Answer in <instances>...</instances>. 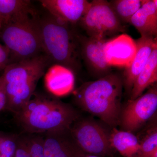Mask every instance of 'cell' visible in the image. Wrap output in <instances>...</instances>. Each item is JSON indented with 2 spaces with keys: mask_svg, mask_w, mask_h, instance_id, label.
I'll return each mask as SVG.
<instances>
[{
  "mask_svg": "<svg viewBox=\"0 0 157 157\" xmlns=\"http://www.w3.org/2000/svg\"><path fill=\"white\" fill-rule=\"evenodd\" d=\"M8 98L5 86L0 78V111L6 109Z\"/></svg>",
  "mask_w": 157,
  "mask_h": 157,
  "instance_id": "cell-25",
  "label": "cell"
},
{
  "mask_svg": "<svg viewBox=\"0 0 157 157\" xmlns=\"http://www.w3.org/2000/svg\"><path fill=\"white\" fill-rule=\"evenodd\" d=\"M14 157H32L26 145L22 134L18 135Z\"/></svg>",
  "mask_w": 157,
  "mask_h": 157,
  "instance_id": "cell-23",
  "label": "cell"
},
{
  "mask_svg": "<svg viewBox=\"0 0 157 157\" xmlns=\"http://www.w3.org/2000/svg\"><path fill=\"white\" fill-rule=\"evenodd\" d=\"M79 23L88 36L98 39L108 40L126 31L110 2L106 0L91 2L89 9Z\"/></svg>",
  "mask_w": 157,
  "mask_h": 157,
  "instance_id": "cell-6",
  "label": "cell"
},
{
  "mask_svg": "<svg viewBox=\"0 0 157 157\" xmlns=\"http://www.w3.org/2000/svg\"><path fill=\"white\" fill-rule=\"evenodd\" d=\"M140 140L134 133L113 128L109 141L113 149L123 157H135L140 148Z\"/></svg>",
  "mask_w": 157,
  "mask_h": 157,
  "instance_id": "cell-17",
  "label": "cell"
},
{
  "mask_svg": "<svg viewBox=\"0 0 157 157\" xmlns=\"http://www.w3.org/2000/svg\"><path fill=\"white\" fill-rule=\"evenodd\" d=\"M72 135L85 153L113 157L109 134L103 125L93 119L79 117L70 128Z\"/></svg>",
  "mask_w": 157,
  "mask_h": 157,
  "instance_id": "cell-7",
  "label": "cell"
},
{
  "mask_svg": "<svg viewBox=\"0 0 157 157\" xmlns=\"http://www.w3.org/2000/svg\"><path fill=\"white\" fill-rule=\"evenodd\" d=\"M3 24L2 22V21L0 20V31L1 30V29L2 28V27Z\"/></svg>",
  "mask_w": 157,
  "mask_h": 157,
  "instance_id": "cell-27",
  "label": "cell"
},
{
  "mask_svg": "<svg viewBox=\"0 0 157 157\" xmlns=\"http://www.w3.org/2000/svg\"><path fill=\"white\" fill-rule=\"evenodd\" d=\"M74 81V73L71 70L56 65L48 73L46 84L51 92L56 96H62L71 92Z\"/></svg>",
  "mask_w": 157,
  "mask_h": 157,
  "instance_id": "cell-16",
  "label": "cell"
},
{
  "mask_svg": "<svg viewBox=\"0 0 157 157\" xmlns=\"http://www.w3.org/2000/svg\"><path fill=\"white\" fill-rule=\"evenodd\" d=\"M14 115L23 133L26 134L69 128L80 117L78 111L70 104L44 94H35Z\"/></svg>",
  "mask_w": 157,
  "mask_h": 157,
  "instance_id": "cell-2",
  "label": "cell"
},
{
  "mask_svg": "<svg viewBox=\"0 0 157 157\" xmlns=\"http://www.w3.org/2000/svg\"><path fill=\"white\" fill-rule=\"evenodd\" d=\"M157 109V85H153L146 93L135 100L129 99L122 108L119 125L122 130L135 132L144 126Z\"/></svg>",
  "mask_w": 157,
  "mask_h": 157,
  "instance_id": "cell-8",
  "label": "cell"
},
{
  "mask_svg": "<svg viewBox=\"0 0 157 157\" xmlns=\"http://www.w3.org/2000/svg\"><path fill=\"white\" fill-rule=\"evenodd\" d=\"M103 51L104 59L109 66L125 68L136 54V41L128 34H120L106 41Z\"/></svg>",
  "mask_w": 157,
  "mask_h": 157,
  "instance_id": "cell-11",
  "label": "cell"
},
{
  "mask_svg": "<svg viewBox=\"0 0 157 157\" xmlns=\"http://www.w3.org/2000/svg\"><path fill=\"white\" fill-rule=\"evenodd\" d=\"M39 2L51 15L71 25L79 22L90 6V2L87 0H41Z\"/></svg>",
  "mask_w": 157,
  "mask_h": 157,
  "instance_id": "cell-12",
  "label": "cell"
},
{
  "mask_svg": "<svg viewBox=\"0 0 157 157\" xmlns=\"http://www.w3.org/2000/svg\"><path fill=\"white\" fill-rule=\"evenodd\" d=\"M33 12L30 1L0 0V20L3 25Z\"/></svg>",
  "mask_w": 157,
  "mask_h": 157,
  "instance_id": "cell-18",
  "label": "cell"
},
{
  "mask_svg": "<svg viewBox=\"0 0 157 157\" xmlns=\"http://www.w3.org/2000/svg\"><path fill=\"white\" fill-rule=\"evenodd\" d=\"M50 63L47 56L42 54L6 66L0 77L8 98L6 109L15 114L28 103Z\"/></svg>",
  "mask_w": 157,
  "mask_h": 157,
  "instance_id": "cell-4",
  "label": "cell"
},
{
  "mask_svg": "<svg viewBox=\"0 0 157 157\" xmlns=\"http://www.w3.org/2000/svg\"><path fill=\"white\" fill-rule=\"evenodd\" d=\"M10 54L6 46L0 44V69L6 67L9 63Z\"/></svg>",
  "mask_w": 157,
  "mask_h": 157,
  "instance_id": "cell-24",
  "label": "cell"
},
{
  "mask_svg": "<svg viewBox=\"0 0 157 157\" xmlns=\"http://www.w3.org/2000/svg\"><path fill=\"white\" fill-rule=\"evenodd\" d=\"M135 41L137 45L136 54L130 65L125 68L122 76L124 88L129 96L136 78L146 64L154 48L157 45V37H140Z\"/></svg>",
  "mask_w": 157,
  "mask_h": 157,
  "instance_id": "cell-13",
  "label": "cell"
},
{
  "mask_svg": "<svg viewBox=\"0 0 157 157\" xmlns=\"http://www.w3.org/2000/svg\"><path fill=\"white\" fill-rule=\"evenodd\" d=\"M122 23H129L130 19L141 7L143 0H113L109 2Z\"/></svg>",
  "mask_w": 157,
  "mask_h": 157,
  "instance_id": "cell-19",
  "label": "cell"
},
{
  "mask_svg": "<svg viewBox=\"0 0 157 157\" xmlns=\"http://www.w3.org/2000/svg\"><path fill=\"white\" fill-rule=\"evenodd\" d=\"M18 136L0 132V157H14Z\"/></svg>",
  "mask_w": 157,
  "mask_h": 157,
  "instance_id": "cell-22",
  "label": "cell"
},
{
  "mask_svg": "<svg viewBox=\"0 0 157 157\" xmlns=\"http://www.w3.org/2000/svg\"><path fill=\"white\" fill-rule=\"evenodd\" d=\"M42 52L51 63L67 68L73 73L81 69L78 35L71 25L49 13L37 19Z\"/></svg>",
  "mask_w": 157,
  "mask_h": 157,
  "instance_id": "cell-3",
  "label": "cell"
},
{
  "mask_svg": "<svg viewBox=\"0 0 157 157\" xmlns=\"http://www.w3.org/2000/svg\"><path fill=\"white\" fill-rule=\"evenodd\" d=\"M80 55L89 71L98 78L111 73V67L104 59L103 48L107 39L78 35Z\"/></svg>",
  "mask_w": 157,
  "mask_h": 157,
  "instance_id": "cell-9",
  "label": "cell"
},
{
  "mask_svg": "<svg viewBox=\"0 0 157 157\" xmlns=\"http://www.w3.org/2000/svg\"><path fill=\"white\" fill-rule=\"evenodd\" d=\"M31 16L2 27L0 36L9 52V64L36 57L43 52L37 20Z\"/></svg>",
  "mask_w": 157,
  "mask_h": 157,
  "instance_id": "cell-5",
  "label": "cell"
},
{
  "mask_svg": "<svg viewBox=\"0 0 157 157\" xmlns=\"http://www.w3.org/2000/svg\"><path fill=\"white\" fill-rule=\"evenodd\" d=\"M157 45L135 80L130 94V100H135L140 97L147 88L157 83Z\"/></svg>",
  "mask_w": 157,
  "mask_h": 157,
  "instance_id": "cell-15",
  "label": "cell"
},
{
  "mask_svg": "<svg viewBox=\"0 0 157 157\" xmlns=\"http://www.w3.org/2000/svg\"><path fill=\"white\" fill-rule=\"evenodd\" d=\"M83 157H103L97 155L89 154H85Z\"/></svg>",
  "mask_w": 157,
  "mask_h": 157,
  "instance_id": "cell-26",
  "label": "cell"
},
{
  "mask_svg": "<svg viewBox=\"0 0 157 157\" xmlns=\"http://www.w3.org/2000/svg\"><path fill=\"white\" fill-rule=\"evenodd\" d=\"M26 145L32 157H45L44 136L40 134L22 133Z\"/></svg>",
  "mask_w": 157,
  "mask_h": 157,
  "instance_id": "cell-21",
  "label": "cell"
},
{
  "mask_svg": "<svg viewBox=\"0 0 157 157\" xmlns=\"http://www.w3.org/2000/svg\"><path fill=\"white\" fill-rule=\"evenodd\" d=\"M129 23L135 27L141 37H157V0H143L142 6Z\"/></svg>",
  "mask_w": 157,
  "mask_h": 157,
  "instance_id": "cell-14",
  "label": "cell"
},
{
  "mask_svg": "<svg viewBox=\"0 0 157 157\" xmlns=\"http://www.w3.org/2000/svg\"><path fill=\"white\" fill-rule=\"evenodd\" d=\"M123 88L122 76L111 73L82 85L74 93V101L81 109L113 128L119 125Z\"/></svg>",
  "mask_w": 157,
  "mask_h": 157,
  "instance_id": "cell-1",
  "label": "cell"
},
{
  "mask_svg": "<svg viewBox=\"0 0 157 157\" xmlns=\"http://www.w3.org/2000/svg\"><path fill=\"white\" fill-rule=\"evenodd\" d=\"M140 141V148L135 157H157L156 124L147 130Z\"/></svg>",
  "mask_w": 157,
  "mask_h": 157,
  "instance_id": "cell-20",
  "label": "cell"
},
{
  "mask_svg": "<svg viewBox=\"0 0 157 157\" xmlns=\"http://www.w3.org/2000/svg\"><path fill=\"white\" fill-rule=\"evenodd\" d=\"M45 157H83L84 152L76 143L70 128L45 133Z\"/></svg>",
  "mask_w": 157,
  "mask_h": 157,
  "instance_id": "cell-10",
  "label": "cell"
}]
</instances>
